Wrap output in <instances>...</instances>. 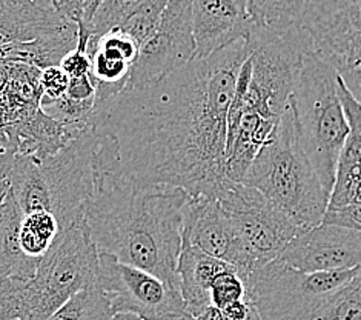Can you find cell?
Here are the masks:
<instances>
[{
  "mask_svg": "<svg viewBox=\"0 0 361 320\" xmlns=\"http://www.w3.org/2000/svg\"><path fill=\"white\" fill-rule=\"evenodd\" d=\"M247 53L246 37L240 39L157 83L118 94L97 131L116 139L125 180L211 197L232 184L226 120Z\"/></svg>",
  "mask_w": 361,
  "mask_h": 320,
  "instance_id": "cell-1",
  "label": "cell"
},
{
  "mask_svg": "<svg viewBox=\"0 0 361 320\" xmlns=\"http://www.w3.org/2000/svg\"><path fill=\"white\" fill-rule=\"evenodd\" d=\"M188 197L178 186H135L122 174H99L96 191L85 206V220L97 251L180 291L177 265Z\"/></svg>",
  "mask_w": 361,
  "mask_h": 320,
  "instance_id": "cell-2",
  "label": "cell"
},
{
  "mask_svg": "<svg viewBox=\"0 0 361 320\" xmlns=\"http://www.w3.org/2000/svg\"><path fill=\"white\" fill-rule=\"evenodd\" d=\"M97 129L87 128L63 150L36 162L14 155L11 194L22 214L53 213L62 232L85 218V206L96 191Z\"/></svg>",
  "mask_w": 361,
  "mask_h": 320,
  "instance_id": "cell-3",
  "label": "cell"
},
{
  "mask_svg": "<svg viewBox=\"0 0 361 320\" xmlns=\"http://www.w3.org/2000/svg\"><path fill=\"white\" fill-rule=\"evenodd\" d=\"M99 251L85 218L60 232L28 280H0V320H49L74 294L97 285Z\"/></svg>",
  "mask_w": 361,
  "mask_h": 320,
  "instance_id": "cell-4",
  "label": "cell"
},
{
  "mask_svg": "<svg viewBox=\"0 0 361 320\" xmlns=\"http://www.w3.org/2000/svg\"><path fill=\"white\" fill-rule=\"evenodd\" d=\"M243 184L259 189L300 230L322 223L331 194L303 150L290 102L269 141L255 155Z\"/></svg>",
  "mask_w": 361,
  "mask_h": 320,
  "instance_id": "cell-5",
  "label": "cell"
},
{
  "mask_svg": "<svg viewBox=\"0 0 361 320\" xmlns=\"http://www.w3.org/2000/svg\"><path fill=\"white\" fill-rule=\"evenodd\" d=\"M247 40V59L240 68L226 128L242 114L277 126L302 70L303 54L312 48L307 32L294 25L272 31L254 25Z\"/></svg>",
  "mask_w": 361,
  "mask_h": 320,
  "instance_id": "cell-6",
  "label": "cell"
},
{
  "mask_svg": "<svg viewBox=\"0 0 361 320\" xmlns=\"http://www.w3.org/2000/svg\"><path fill=\"white\" fill-rule=\"evenodd\" d=\"M289 102L295 112L303 150L331 194L349 125L338 96L337 73L312 48L303 54L302 70Z\"/></svg>",
  "mask_w": 361,
  "mask_h": 320,
  "instance_id": "cell-7",
  "label": "cell"
},
{
  "mask_svg": "<svg viewBox=\"0 0 361 320\" xmlns=\"http://www.w3.org/2000/svg\"><path fill=\"white\" fill-rule=\"evenodd\" d=\"M355 270L306 273L274 259L245 278L247 297L262 320H307L315 308L348 283Z\"/></svg>",
  "mask_w": 361,
  "mask_h": 320,
  "instance_id": "cell-8",
  "label": "cell"
},
{
  "mask_svg": "<svg viewBox=\"0 0 361 320\" xmlns=\"http://www.w3.org/2000/svg\"><path fill=\"white\" fill-rule=\"evenodd\" d=\"M216 198L242 247L246 275L277 259L300 231L259 189L243 182H232Z\"/></svg>",
  "mask_w": 361,
  "mask_h": 320,
  "instance_id": "cell-9",
  "label": "cell"
},
{
  "mask_svg": "<svg viewBox=\"0 0 361 320\" xmlns=\"http://www.w3.org/2000/svg\"><path fill=\"white\" fill-rule=\"evenodd\" d=\"M298 25L361 102V0H309Z\"/></svg>",
  "mask_w": 361,
  "mask_h": 320,
  "instance_id": "cell-10",
  "label": "cell"
},
{
  "mask_svg": "<svg viewBox=\"0 0 361 320\" xmlns=\"http://www.w3.org/2000/svg\"><path fill=\"white\" fill-rule=\"evenodd\" d=\"M97 285L113 313H131L143 320H171L186 313L182 292L140 268L118 262L99 251Z\"/></svg>",
  "mask_w": 361,
  "mask_h": 320,
  "instance_id": "cell-11",
  "label": "cell"
},
{
  "mask_svg": "<svg viewBox=\"0 0 361 320\" xmlns=\"http://www.w3.org/2000/svg\"><path fill=\"white\" fill-rule=\"evenodd\" d=\"M194 53L192 0H169L157 28L139 51L125 90L157 83L191 62Z\"/></svg>",
  "mask_w": 361,
  "mask_h": 320,
  "instance_id": "cell-12",
  "label": "cell"
},
{
  "mask_svg": "<svg viewBox=\"0 0 361 320\" xmlns=\"http://www.w3.org/2000/svg\"><path fill=\"white\" fill-rule=\"evenodd\" d=\"M300 271H343L361 268V230L320 223L300 230L279 256Z\"/></svg>",
  "mask_w": 361,
  "mask_h": 320,
  "instance_id": "cell-13",
  "label": "cell"
},
{
  "mask_svg": "<svg viewBox=\"0 0 361 320\" xmlns=\"http://www.w3.org/2000/svg\"><path fill=\"white\" fill-rule=\"evenodd\" d=\"M232 265L245 279L246 262L234 228L220 202L211 196H189L183 211V244Z\"/></svg>",
  "mask_w": 361,
  "mask_h": 320,
  "instance_id": "cell-14",
  "label": "cell"
},
{
  "mask_svg": "<svg viewBox=\"0 0 361 320\" xmlns=\"http://www.w3.org/2000/svg\"><path fill=\"white\" fill-rule=\"evenodd\" d=\"M194 59L208 57L251 32L247 0H192Z\"/></svg>",
  "mask_w": 361,
  "mask_h": 320,
  "instance_id": "cell-15",
  "label": "cell"
},
{
  "mask_svg": "<svg viewBox=\"0 0 361 320\" xmlns=\"http://www.w3.org/2000/svg\"><path fill=\"white\" fill-rule=\"evenodd\" d=\"M87 128L90 126L63 125L49 117L44 109H40L23 122L2 129L14 155L40 162L63 150Z\"/></svg>",
  "mask_w": 361,
  "mask_h": 320,
  "instance_id": "cell-16",
  "label": "cell"
},
{
  "mask_svg": "<svg viewBox=\"0 0 361 320\" xmlns=\"http://www.w3.org/2000/svg\"><path fill=\"white\" fill-rule=\"evenodd\" d=\"M42 70L23 64H0V128H10L42 109Z\"/></svg>",
  "mask_w": 361,
  "mask_h": 320,
  "instance_id": "cell-17",
  "label": "cell"
},
{
  "mask_svg": "<svg viewBox=\"0 0 361 320\" xmlns=\"http://www.w3.org/2000/svg\"><path fill=\"white\" fill-rule=\"evenodd\" d=\"M232 265L217 257L203 253L195 247L185 245L178 257L177 273L180 280V292L185 300L186 311L194 317H199L211 304V285L219 274L225 273Z\"/></svg>",
  "mask_w": 361,
  "mask_h": 320,
  "instance_id": "cell-18",
  "label": "cell"
},
{
  "mask_svg": "<svg viewBox=\"0 0 361 320\" xmlns=\"http://www.w3.org/2000/svg\"><path fill=\"white\" fill-rule=\"evenodd\" d=\"M73 23L63 20L51 8L10 2L0 6V45L31 42L65 30Z\"/></svg>",
  "mask_w": 361,
  "mask_h": 320,
  "instance_id": "cell-19",
  "label": "cell"
},
{
  "mask_svg": "<svg viewBox=\"0 0 361 320\" xmlns=\"http://www.w3.org/2000/svg\"><path fill=\"white\" fill-rule=\"evenodd\" d=\"M79 27L70 25L65 30L31 42H17L0 45V64H23L45 70L57 66L62 59L77 48Z\"/></svg>",
  "mask_w": 361,
  "mask_h": 320,
  "instance_id": "cell-20",
  "label": "cell"
},
{
  "mask_svg": "<svg viewBox=\"0 0 361 320\" xmlns=\"http://www.w3.org/2000/svg\"><path fill=\"white\" fill-rule=\"evenodd\" d=\"M22 211L10 193L0 210V275L6 279L28 280L40 261L23 253L19 242Z\"/></svg>",
  "mask_w": 361,
  "mask_h": 320,
  "instance_id": "cell-21",
  "label": "cell"
},
{
  "mask_svg": "<svg viewBox=\"0 0 361 320\" xmlns=\"http://www.w3.org/2000/svg\"><path fill=\"white\" fill-rule=\"evenodd\" d=\"M60 232L62 230L53 213L45 210L27 213L22 215L20 222V248L28 257L40 261L53 248Z\"/></svg>",
  "mask_w": 361,
  "mask_h": 320,
  "instance_id": "cell-22",
  "label": "cell"
},
{
  "mask_svg": "<svg viewBox=\"0 0 361 320\" xmlns=\"http://www.w3.org/2000/svg\"><path fill=\"white\" fill-rule=\"evenodd\" d=\"M309 0H247V11L257 27L285 31L300 23Z\"/></svg>",
  "mask_w": 361,
  "mask_h": 320,
  "instance_id": "cell-23",
  "label": "cell"
},
{
  "mask_svg": "<svg viewBox=\"0 0 361 320\" xmlns=\"http://www.w3.org/2000/svg\"><path fill=\"white\" fill-rule=\"evenodd\" d=\"M307 320H361V268L348 283L331 292Z\"/></svg>",
  "mask_w": 361,
  "mask_h": 320,
  "instance_id": "cell-24",
  "label": "cell"
},
{
  "mask_svg": "<svg viewBox=\"0 0 361 320\" xmlns=\"http://www.w3.org/2000/svg\"><path fill=\"white\" fill-rule=\"evenodd\" d=\"M113 316L108 297L94 285L74 294L49 320H113Z\"/></svg>",
  "mask_w": 361,
  "mask_h": 320,
  "instance_id": "cell-25",
  "label": "cell"
},
{
  "mask_svg": "<svg viewBox=\"0 0 361 320\" xmlns=\"http://www.w3.org/2000/svg\"><path fill=\"white\" fill-rule=\"evenodd\" d=\"M338 96L345 108V114L349 125V134L340 155L338 165H355L361 167V102H358L348 86L337 74Z\"/></svg>",
  "mask_w": 361,
  "mask_h": 320,
  "instance_id": "cell-26",
  "label": "cell"
},
{
  "mask_svg": "<svg viewBox=\"0 0 361 320\" xmlns=\"http://www.w3.org/2000/svg\"><path fill=\"white\" fill-rule=\"evenodd\" d=\"M169 0H143L135 10L118 25V28L131 36L140 48L149 39L161 19Z\"/></svg>",
  "mask_w": 361,
  "mask_h": 320,
  "instance_id": "cell-27",
  "label": "cell"
},
{
  "mask_svg": "<svg viewBox=\"0 0 361 320\" xmlns=\"http://www.w3.org/2000/svg\"><path fill=\"white\" fill-rule=\"evenodd\" d=\"M94 102H96V97L77 100L63 94L62 97L44 103L42 109H44L49 117H53L57 122L63 125L92 128L91 116L94 109Z\"/></svg>",
  "mask_w": 361,
  "mask_h": 320,
  "instance_id": "cell-28",
  "label": "cell"
},
{
  "mask_svg": "<svg viewBox=\"0 0 361 320\" xmlns=\"http://www.w3.org/2000/svg\"><path fill=\"white\" fill-rule=\"evenodd\" d=\"M142 2L143 0H103L92 20L88 25H85L91 36H100L118 27Z\"/></svg>",
  "mask_w": 361,
  "mask_h": 320,
  "instance_id": "cell-29",
  "label": "cell"
},
{
  "mask_svg": "<svg viewBox=\"0 0 361 320\" xmlns=\"http://www.w3.org/2000/svg\"><path fill=\"white\" fill-rule=\"evenodd\" d=\"M209 294L211 304L219 309H223L228 305L235 304L238 300L246 299L247 287L245 279L238 274L235 268H231V270L219 274L214 279Z\"/></svg>",
  "mask_w": 361,
  "mask_h": 320,
  "instance_id": "cell-30",
  "label": "cell"
},
{
  "mask_svg": "<svg viewBox=\"0 0 361 320\" xmlns=\"http://www.w3.org/2000/svg\"><path fill=\"white\" fill-rule=\"evenodd\" d=\"M40 85L44 91V96H42V105H44V103L63 96L70 85V77L59 65L48 66L40 73Z\"/></svg>",
  "mask_w": 361,
  "mask_h": 320,
  "instance_id": "cell-31",
  "label": "cell"
},
{
  "mask_svg": "<svg viewBox=\"0 0 361 320\" xmlns=\"http://www.w3.org/2000/svg\"><path fill=\"white\" fill-rule=\"evenodd\" d=\"M322 223L326 225H341L361 230V205H346L338 208H328L324 213Z\"/></svg>",
  "mask_w": 361,
  "mask_h": 320,
  "instance_id": "cell-32",
  "label": "cell"
},
{
  "mask_svg": "<svg viewBox=\"0 0 361 320\" xmlns=\"http://www.w3.org/2000/svg\"><path fill=\"white\" fill-rule=\"evenodd\" d=\"M85 5H87V0H51V8L63 20L73 25H80L83 22Z\"/></svg>",
  "mask_w": 361,
  "mask_h": 320,
  "instance_id": "cell-33",
  "label": "cell"
},
{
  "mask_svg": "<svg viewBox=\"0 0 361 320\" xmlns=\"http://www.w3.org/2000/svg\"><path fill=\"white\" fill-rule=\"evenodd\" d=\"M220 314L223 320H262L259 311L249 297L220 309Z\"/></svg>",
  "mask_w": 361,
  "mask_h": 320,
  "instance_id": "cell-34",
  "label": "cell"
},
{
  "mask_svg": "<svg viewBox=\"0 0 361 320\" xmlns=\"http://www.w3.org/2000/svg\"><path fill=\"white\" fill-rule=\"evenodd\" d=\"M65 94L68 97L83 100L96 97V90H94V85L90 79V76H82L70 79V85H68V90Z\"/></svg>",
  "mask_w": 361,
  "mask_h": 320,
  "instance_id": "cell-35",
  "label": "cell"
},
{
  "mask_svg": "<svg viewBox=\"0 0 361 320\" xmlns=\"http://www.w3.org/2000/svg\"><path fill=\"white\" fill-rule=\"evenodd\" d=\"M103 4V0H87V5H85V14H83V22L85 25H88L94 14L97 13V10L100 8V5Z\"/></svg>",
  "mask_w": 361,
  "mask_h": 320,
  "instance_id": "cell-36",
  "label": "cell"
},
{
  "mask_svg": "<svg viewBox=\"0 0 361 320\" xmlns=\"http://www.w3.org/2000/svg\"><path fill=\"white\" fill-rule=\"evenodd\" d=\"M197 319H199V320H223L221 314H220V309L216 308L214 305H211L209 308H206Z\"/></svg>",
  "mask_w": 361,
  "mask_h": 320,
  "instance_id": "cell-37",
  "label": "cell"
},
{
  "mask_svg": "<svg viewBox=\"0 0 361 320\" xmlns=\"http://www.w3.org/2000/svg\"><path fill=\"white\" fill-rule=\"evenodd\" d=\"M19 4H31V5H37L42 8H51V0H16ZM53 10V8H51Z\"/></svg>",
  "mask_w": 361,
  "mask_h": 320,
  "instance_id": "cell-38",
  "label": "cell"
},
{
  "mask_svg": "<svg viewBox=\"0 0 361 320\" xmlns=\"http://www.w3.org/2000/svg\"><path fill=\"white\" fill-rule=\"evenodd\" d=\"M113 320H143V319L131 313H117L113 316Z\"/></svg>",
  "mask_w": 361,
  "mask_h": 320,
  "instance_id": "cell-39",
  "label": "cell"
},
{
  "mask_svg": "<svg viewBox=\"0 0 361 320\" xmlns=\"http://www.w3.org/2000/svg\"><path fill=\"white\" fill-rule=\"evenodd\" d=\"M0 148H5L6 151H10L11 153V150H10V142H8V137H6V134H5V131L2 128H0ZM13 154V153H11Z\"/></svg>",
  "mask_w": 361,
  "mask_h": 320,
  "instance_id": "cell-40",
  "label": "cell"
},
{
  "mask_svg": "<svg viewBox=\"0 0 361 320\" xmlns=\"http://www.w3.org/2000/svg\"><path fill=\"white\" fill-rule=\"evenodd\" d=\"M171 320H199L197 317H194V316H191L188 313H183V314H180V316H177V317H174V319H171Z\"/></svg>",
  "mask_w": 361,
  "mask_h": 320,
  "instance_id": "cell-41",
  "label": "cell"
},
{
  "mask_svg": "<svg viewBox=\"0 0 361 320\" xmlns=\"http://www.w3.org/2000/svg\"><path fill=\"white\" fill-rule=\"evenodd\" d=\"M10 2H14V0H0V6H4V5L10 4Z\"/></svg>",
  "mask_w": 361,
  "mask_h": 320,
  "instance_id": "cell-42",
  "label": "cell"
},
{
  "mask_svg": "<svg viewBox=\"0 0 361 320\" xmlns=\"http://www.w3.org/2000/svg\"><path fill=\"white\" fill-rule=\"evenodd\" d=\"M0 280H2V275H0Z\"/></svg>",
  "mask_w": 361,
  "mask_h": 320,
  "instance_id": "cell-43",
  "label": "cell"
}]
</instances>
